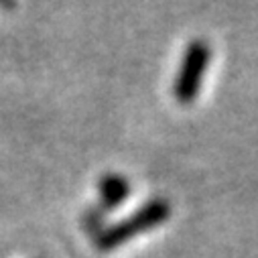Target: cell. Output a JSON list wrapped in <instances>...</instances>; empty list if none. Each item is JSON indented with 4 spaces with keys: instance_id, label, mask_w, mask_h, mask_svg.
I'll return each mask as SVG.
<instances>
[{
    "instance_id": "obj_1",
    "label": "cell",
    "mask_w": 258,
    "mask_h": 258,
    "mask_svg": "<svg viewBox=\"0 0 258 258\" xmlns=\"http://www.w3.org/2000/svg\"><path fill=\"white\" fill-rule=\"evenodd\" d=\"M171 214V208L167 202L163 200H155L149 202L147 206H143L137 214H133L131 218H126L120 224L110 226L108 230H102L98 236V248L100 250H112L118 248L120 244H124L126 240H131L151 228H157L159 224H163Z\"/></svg>"
},
{
    "instance_id": "obj_2",
    "label": "cell",
    "mask_w": 258,
    "mask_h": 258,
    "mask_svg": "<svg viewBox=\"0 0 258 258\" xmlns=\"http://www.w3.org/2000/svg\"><path fill=\"white\" fill-rule=\"evenodd\" d=\"M210 45L206 41H193L185 49L181 68L175 80V98L181 104H191L196 100L202 80L206 76L208 63H210Z\"/></svg>"
},
{
    "instance_id": "obj_3",
    "label": "cell",
    "mask_w": 258,
    "mask_h": 258,
    "mask_svg": "<svg viewBox=\"0 0 258 258\" xmlns=\"http://www.w3.org/2000/svg\"><path fill=\"white\" fill-rule=\"evenodd\" d=\"M128 191H131V185L128 181L120 175H106L100 179V206L104 210H112L116 206H120Z\"/></svg>"
}]
</instances>
